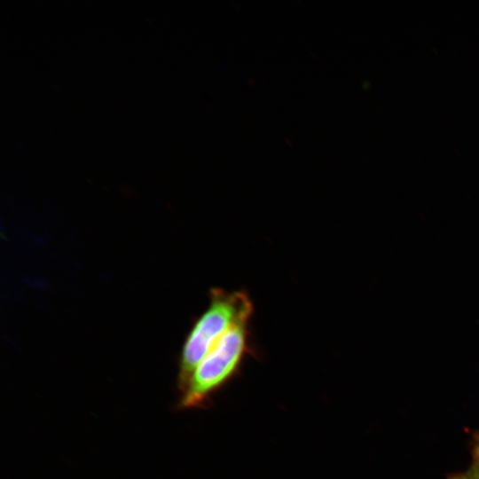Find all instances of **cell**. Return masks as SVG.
I'll use <instances>...</instances> for the list:
<instances>
[{
	"instance_id": "6da1fadb",
	"label": "cell",
	"mask_w": 479,
	"mask_h": 479,
	"mask_svg": "<svg viewBox=\"0 0 479 479\" xmlns=\"http://www.w3.org/2000/svg\"><path fill=\"white\" fill-rule=\"evenodd\" d=\"M256 355L251 320L234 325L196 366L181 393L178 407L206 408L217 393L240 375L247 358Z\"/></svg>"
},
{
	"instance_id": "7a4b0ae2",
	"label": "cell",
	"mask_w": 479,
	"mask_h": 479,
	"mask_svg": "<svg viewBox=\"0 0 479 479\" xmlns=\"http://www.w3.org/2000/svg\"><path fill=\"white\" fill-rule=\"evenodd\" d=\"M206 310L193 321L178 360L177 388L180 393L196 366L216 342L234 325L252 320L254 303L247 291L212 287Z\"/></svg>"
},
{
	"instance_id": "3957f363",
	"label": "cell",
	"mask_w": 479,
	"mask_h": 479,
	"mask_svg": "<svg viewBox=\"0 0 479 479\" xmlns=\"http://www.w3.org/2000/svg\"><path fill=\"white\" fill-rule=\"evenodd\" d=\"M471 463L465 471L454 474L449 479H479V433L474 435Z\"/></svg>"
}]
</instances>
